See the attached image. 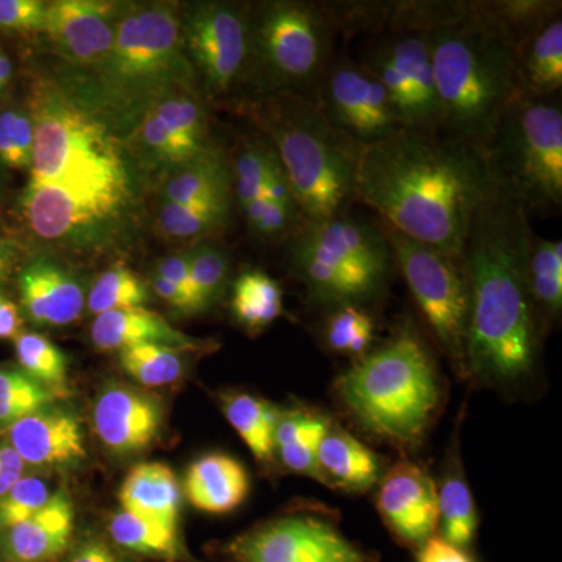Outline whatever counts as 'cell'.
Masks as SVG:
<instances>
[{"mask_svg": "<svg viewBox=\"0 0 562 562\" xmlns=\"http://www.w3.org/2000/svg\"><path fill=\"white\" fill-rule=\"evenodd\" d=\"M561 5L560 0H476L471 2V16L501 33L517 49L541 25L560 16Z\"/></svg>", "mask_w": 562, "mask_h": 562, "instance_id": "d6a6232c", "label": "cell"}, {"mask_svg": "<svg viewBox=\"0 0 562 562\" xmlns=\"http://www.w3.org/2000/svg\"><path fill=\"white\" fill-rule=\"evenodd\" d=\"M154 273L162 277V279L171 281L179 286L181 291L188 295L198 305L199 313H202L201 303H199L198 292H195L194 281H192L190 262H188L187 251L184 254H173L158 261Z\"/></svg>", "mask_w": 562, "mask_h": 562, "instance_id": "f907efd6", "label": "cell"}, {"mask_svg": "<svg viewBox=\"0 0 562 562\" xmlns=\"http://www.w3.org/2000/svg\"><path fill=\"white\" fill-rule=\"evenodd\" d=\"M188 351L166 346H135L120 350L122 369L143 386L176 383L187 371Z\"/></svg>", "mask_w": 562, "mask_h": 562, "instance_id": "f35d334b", "label": "cell"}, {"mask_svg": "<svg viewBox=\"0 0 562 562\" xmlns=\"http://www.w3.org/2000/svg\"><path fill=\"white\" fill-rule=\"evenodd\" d=\"M14 350L22 371L43 384L55 398L68 397V364L63 351L40 333L20 331Z\"/></svg>", "mask_w": 562, "mask_h": 562, "instance_id": "8d00e7d4", "label": "cell"}, {"mask_svg": "<svg viewBox=\"0 0 562 562\" xmlns=\"http://www.w3.org/2000/svg\"><path fill=\"white\" fill-rule=\"evenodd\" d=\"M394 251L397 271L405 277L414 301L453 371L468 380V342L471 325V283L464 261L457 255L425 246L380 222Z\"/></svg>", "mask_w": 562, "mask_h": 562, "instance_id": "8fae6325", "label": "cell"}, {"mask_svg": "<svg viewBox=\"0 0 562 562\" xmlns=\"http://www.w3.org/2000/svg\"><path fill=\"white\" fill-rule=\"evenodd\" d=\"M109 535L122 553L165 562L190 561L179 530L157 520L120 512L111 517Z\"/></svg>", "mask_w": 562, "mask_h": 562, "instance_id": "4dcf8cb0", "label": "cell"}, {"mask_svg": "<svg viewBox=\"0 0 562 562\" xmlns=\"http://www.w3.org/2000/svg\"><path fill=\"white\" fill-rule=\"evenodd\" d=\"M231 306L244 328L265 330L283 314V290L268 273L250 269L233 281Z\"/></svg>", "mask_w": 562, "mask_h": 562, "instance_id": "e575fe53", "label": "cell"}, {"mask_svg": "<svg viewBox=\"0 0 562 562\" xmlns=\"http://www.w3.org/2000/svg\"><path fill=\"white\" fill-rule=\"evenodd\" d=\"M250 479L241 461L225 453H210L190 465L184 495L199 512L228 514L246 502Z\"/></svg>", "mask_w": 562, "mask_h": 562, "instance_id": "d4e9b609", "label": "cell"}, {"mask_svg": "<svg viewBox=\"0 0 562 562\" xmlns=\"http://www.w3.org/2000/svg\"><path fill=\"white\" fill-rule=\"evenodd\" d=\"M232 203H176L165 201L158 211L160 231L169 238H202L221 232L231 220Z\"/></svg>", "mask_w": 562, "mask_h": 562, "instance_id": "74e56055", "label": "cell"}, {"mask_svg": "<svg viewBox=\"0 0 562 562\" xmlns=\"http://www.w3.org/2000/svg\"><path fill=\"white\" fill-rule=\"evenodd\" d=\"M47 3L40 0H0V27L14 32H43Z\"/></svg>", "mask_w": 562, "mask_h": 562, "instance_id": "c3c4849f", "label": "cell"}, {"mask_svg": "<svg viewBox=\"0 0 562 562\" xmlns=\"http://www.w3.org/2000/svg\"><path fill=\"white\" fill-rule=\"evenodd\" d=\"M331 422L330 417L319 409H280L273 441L276 458H279L286 471L319 482L317 447Z\"/></svg>", "mask_w": 562, "mask_h": 562, "instance_id": "83f0119b", "label": "cell"}, {"mask_svg": "<svg viewBox=\"0 0 562 562\" xmlns=\"http://www.w3.org/2000/svg\"><path fill=\"white\" fill-rule=\"evenodd\" d=\"M375 506L395 541L419 550L439 525L438 486L409 460L395 462L376 484Z\"/></svg>", "mask_w": 562, "mask_h": 562, "instance_id": "2e32d148", "label": "cell"}, {"mask_svg": "<svg viewBox=\"0 0 562 562\" xmlns=\"http://www.w3.org/2000/svg\"><path fill=\"white\" fill-rule=\"evenodd\" d=\"M122 11L117 3L58 0L47 3L43 32L63 57L92 68L113 47Z\"/></svg>", "mask_w": 562, "mask_h": 562, "instance_id": "ac0fdd59", "label": "cell"}, {"mask_svg": "<svg viewBox=\"0 0 562 562\" xmlns=\"http://www.w3.org/2000/svg\"><path fill=\"white\" fill-rule=\"evenodd\" d=\"M344 412L372 438L409 452L422 446L441 409L438 362L413 324L355 360L333 383Z\"/></svg>", "mask_w": 562, "mask_h": 562, "instance_id": "3957f363", "label": "cell"}, {"mask_svg": "<svg viewBox=\"0 0 562 562\" xmlns=\"http://www.w3.org/2000/svg\"><path fill=\"white\" fill-rule=\"evenodd\" d=\"M495 187L528 213L562 206V109L560 95L520 94L509 103L483 146Z\"/></svg>", "mask_w": 562, "mask_h": 562, "instance_id": "9c48e42d", "label": "cell"}, {"mask_svg": "<svg viewBox=\"0 0 562 562\" xmlns=\"http://www.w3.org/2000/svg\"><path fill=\"white\" fill-rule=\"evenodd\" d=\"M233 194L232 168L214 147L176 166L165 184V201L176 203H232Z\"/></svg>", "mask_w": 562, "mask_h": 562, "instance_id": "f546056e", "label": "cell"}, {"mask_svg": "<svg viewBox=\"0 0 562 562\" xmlns=\"http://www.w3.org/2000/svg\"><path fill=\"white\" fill-rule=\"evenodd\" d=\"M21 314L18 306L0 292V339H14L21 331Z\"/></svg>", "mask_w": 562, "mask_h": 562, "instance_id": "11a10c76", "label": "cell"}, {"mask_svg": "<svg viewBox=\"0 0 562 562\" xmlns=\"http://www.w3.org/2000/svg\"><path fill=\"white\" fill-rule=\"evenodd\" d=\"M358 65L382 83L403 127L441 133L430 33L383 32L362 46Z\"/></svg>", "mask_w": 562, "mask_h": 562, "instance_id": "7c38bea8", "label": "cell"}, {"mask_svg": "<svg viewBox=\"0 0 562 562\" xmlns=\"http://www.w3.org/2000/svg\"><path fill=\"white\" fill-rule=\"evenodd\" d=\"M446 465L442 469L441 483L438 486V508L441 538L460 549L468 550L479 531V513L464 468H462L458 436L454 439Z\"/></svg>", "mask_w": 562, "mask_h": 562, "instance_id": "f1b7e54d", "label": "cell"}, {"mask_svg": "<svg viewBox=\"0 0 562 562\" xmlns=\"http://www.w3.org/2000/svg\"><path fill=\"white\" fill-rule=\"evenodd\" d=\"M150 284L154 286L155 292H157L158 297L162 299L168 305H171L177 312L181 314L199 313L198 305H195L190 295L181 291L180 288L176 286L171 281L162 279V277L157 276V273H151Z\"/></svg>", "mask_w": 562, "mask_h": 562, "instance_id": "f5cc1de1", "label": "cell"}, {"mask_svg": "<svg viewBox=\"0 0 562 562\" xmlns=\"http://www.w3.org/2000/svg\"><path fill=\"white\" fill-rule=\"evenodd\" d=\"M194 68L183 50L179 20L171 7L124 10L113 47L92 66L74 101L106 127H136L161 99L190 91Z\"/></svg>", "mask_w": 562, "mask_h": 562, "instance_id": "277c9868", "label": "cell"}, {"mask_svg": "<svg viewBox=\"0 0 562 562\" xmlns=\"http://www.w3.org/2000/svg\"><path fill=\"white\" fill-rule=\"evenodd\" d=\"M530 213L495 188L469 227L462 261L471 283L468 380L495 390L528 382L543 328L528 284Z\"/></svg>", "mask_w": 562, "mask_h": 562, "instance_id": "7a4b0ae2", "label": "cell"}, {"mask_svg": "<svg viewBox=\"0 0 562 562\" xmlns=\"http://www.w3.org/2000/svg\"><path fill=\"white\" fill-rule=\"evenodd\" d=\"M520 91L531 98H554L562 87V18L546 22L516 49Z\"/></svg>", "mask_w": 562, "mask_h": 562, "instance_id": "4316f807", "label": "cell"}, {"mask_svg": "<svg viewBox=\"0 0 562 562\" xmlns=\"http://www.w3.org/2000/svg\"><path fill=\"white\" fill-rule=\"evenodd\" d=\"M55 402L43 384L18 369H0V424L9 425Z\"/></svg>", "mask_w": 562, "mask_h": 562, "instance_id": "7bdbcfd3", "label": "cell"}, {"mask_svg": "<svg viewBox=\"0 0 562 562\" xmlns=\"http://www.w3.org/2000/svg\"><path fill=\"white\" fill-rule=\"evenodd\" d=\"M52 494L49 486L38 476H21L5 495L0 497V532L31 519L40 512Z\"/></svg>", "mask_w": 562, "mask_h": 562, "instance_id": "7dc6e473", "label": "cell"}, {"mask_svg": "<svg viewBox=\"0 0 562 562\" xmlns=\"http://www.w3.org/2000/svg\"><path fill=\"white\" fill-rule=\"evenodd\" d=\"M21 302L35 324L63 327L83 312V288L66 269L47 260H36L22 269Z\"/></svg>", "mask_w": 562, "mask_h": 562, "instance_id": "7402d4cb", "label": "cell"}, {"mask_svg": "<svg viewBox=\"0 0 562 562\" xmlns=\"http://www.w3.org/2000/svg\"><path fill=\"white\" fill-rule=\"evenodd\" d=\"M528 284L543 331L560 319L562 310V243L535 235L528 255Z\"/></svg>", "mask_w": 562, "mask_h": 562, "instance_id": "836d02e7", "label": "cell"}, {"mask_svg": "<svg viewBox=\"0 0 562 562\" xmlns=\"http://www.w3.org/2000/svg\"><path fill=\"white\" fill-rule=\"evenodd\" d=\"M319 483L347 494H366L383 476L379 453L331 422L317 447Z\"/></svg>", "mask_w": 562, "mask_h": 562, "instance_id": "cb8c5ba5", "label": "cell"}, {"mask_svg": "<svg viewBox=\"0 0 562 562\" xmlns=\"http://www.w3.org/2000/svg\"><path fill=\"white\" fill-rule=\"evenodd\" d=\"M165 409L149 392L127 384H106L94 402L92 425L99 441L117 457L149 449L160 435Z\"/></svg>", "mask_w": 562, "mask_h": 562, "instance_id": "e0dca14e", "label": "cell"}, {"mask_svg": "<svg viewBox=\"0 0 562 562\" xmlns=\"http://www.w3.org/2000/svg\"><path fill=\"white\" fill-rule=\"evenodd\" d=\"M58 562H136L113 543L98 535H88L70 543L68 552Z\"/></svg>", "mask_w": 562, "mask_h": 562, "instance_id": "681fc988", "label": "cell"}, {"mask_svg": "<svg viewBox=\"0 0 562 562\" xmlns=\"http://www.w3.org/2000/svg\"><path fill=\"white\" fill-rule=\"evenodd\" d=\"M33 143L35 131L31 116L14 110L0 114V165L31 171Z\"/></svg>", "mask_w": 562, "mask_h": 562, "instance_id": "bcb514c9", "label": "cell"}, {"mask_svg": "<svg viewBox=\"0 0 562 562\" xmlns=\"http://www.w3.org/2000/svg\"><path fill=\"white\" fill-rule=\"evenodd\" d=\"M495 188L482 147L403 128L362 147L355 201L414 241L461 257L473 216Z\"/></svg>", "mask_w": 562, "mask_h": 562, "instance_id": "6da1fadb", "label": "cell"}, {"mask_svg": "<svg viewBox=\"0 0 562 562\" xmlns=\"http://www.w3.org/2000/svg\"><path fill=\"white\" fill-rule=\"evenodd\" d=\"M441 133L482 147L520 91L516 49L501 33L469 16L430 32Z\"/></svg>", "mask_w": 562, "mask_h": 562, "instance_id": "5b68a950", "label": "cell"}, {"mask_svg": "<svg viewBox=\"0 0 562 562\" xmlns=\"http://www.w3.org/2000/svg\"><path fill=\"white\" fill-rule=\"evenodd\" d=\"M417 562H475L468 550L447 542L441 536H432L419 550Z\"/></svg>", "mask_w": 562, "mask_h": 562, "instance_id": "816d5d0a", "label": "cell"}, {"mask_svg": "<svg viewBox=\"0 0 562 562\" xmlns=\"http://www.w3.org/2000/svg\"><path fill=\"white\" fill-rule=\"evenodd\" d=\"M25 464L20 454L11 449L9 442H0V497L9 492L21 476H24Z\"/></svg>", "mask_w": 562, "mask_h": 562, "instance_id": "db71d44e", "label": "cell"}, {"mask_svg": "<svg viewBox=\"0 0 562 562\" xmlns=\"http://www.w3.org/2000/svg\"><path fill=\"white\" fill-rule=\"evenodd\" d=\"M11 70H13V66H11L10 58L2 52V54H0V95H2L5 88L9 87Z\"/></svg>", "mask_w": 562, "mask_h": 562, "instance_id": "6f0895ef", "label": "cell"}, {"mask_svg": "<svg viewBox=\"0 0 562 562\" xmlns=\"http://www.w3.org/2000/svg\"><path fill=\"white\" fill-rule=\"evenodd\" d=\"M162 122L172 139L176 140L184 162L209 149V131L202 103L190 94L180 91L161 99L149 110Z\"/></svg>", "mask_w": 562, "mask_h": 562, "instance_id": "d590c367", "label": "cell"}, {"mask_svg": "<svg viewBox=\"0 0 562 562\" xmlns=\"http://www.w3.org/2000/svg\"><path fill=\"white\" fill-rule=\"evenodd\" d=\"M257 121L290 180L306 222L330 220L355 202L361 146L333 127L312 99L272 94Z\"/></svg>", "mask_w": 562, "mask_h": 562, "instance_id": "52a82bcc", "label": "cell"}, {"mask_svg": "<svg viewBox=\"0 0 562 562\" xmlns=\"http://www.w3.org/2000/svg\"><path fill=\"white\" fill-rule=\"evenodd\" d=\"M147 301V284L124 265H114L92 284L87 306L94 316H99L116 310L144 308Z\"/></svg>", "mask_w": 562, "mask_h": 562, "instance_id": "ab89813d", "label": "cell"}, {"mask_svg": "<svg viewBox=\"0 0 562 562\" xmlns=\"http://www.w3.org/2000/svg\"><path fill=\"white\" fill-rule=\"evenodd\" d=\"M181 36L206 92L213 98L228 94L246 74L249 11L233 3H199L184 18Z\"/></svg>", "mask_w": 562, "mask_h": 562, "instance_id": "9a60e30c", "label": "cell"}, {"mask_svg": "<svg viewBox=\"0 0 562 562\" xmlns=\"http://www.w3.org/2000/svg\"><path fill=\"white\" fill-rule=\"evenodd\" d=\"M91 339L103 351L135 346H166L184 351L209 350L214 342L191 338L165 317L146 308L116 310L95 316Z\"/></svg>", "mask_w": 562, "mask_h": 562, "instance_id": "603a6c76", "label": "cell"}, {"mask_svg": "<svg viewBox=\"0 0 562 562\" xmlns=\"http://www.w3.org/2000/svg\"><path fill=\"white\" fill-rule=\"evenodd\" d=\"M21 210L29 227L46 241L88 238L120 214L46 184H27Z\"/></svg>", "mask_w": 562, "mask_h": 562, "instance_id": "ffe728a7", "label": "cell"}, {"mask_svg": "<svg viewBox=\"0 0 562 562\" xmlns=\"http://www.w3.org/2000/svg\"><path fill=\"white\" fill-rule=\"evenodd\" d=\"M74 536V505L65 491L31 519L0 532L3 562H58L68 552Z\"/></svg>", "mask_w": 562, "mask_h": 562, "instance_id": "44dd1931", "label": "cell"}, {"mask_svg": "<svg viewBox=\"0 0 562 562\" xmlns=\"http://www.w3.org/2000/svg\"><path fill=\"white\" fill-rule=\"evenodd\" d=\"M180 497L179 480L162 462L135 465L120 490L122 512L157 520L176 530H179Z\"/></svg>", "mask_w": 562, "mask_h": 562, "instance_id": "484cf974", "label": "cell"}, {"mask_svg": "<svg viewBox=\"0 0 562 562\" xmlns=\"http://www.w3.org/2000/svg\"><path fill=\"white\" fill-rule=\"evenodd\" d=\"M221 409L255 460L271 464L276 460L273 436L281 408L247 392H228L221 397Z\"/></svg>", "mask_w": 562, "mask_h": 562, "instance_id": "1f68e13d", "label": "cell"}, {"mask_svg": "<svg viewBox=\"0 0 562 562\" xmlns=\"http://www.w3.org/2000/svg\"><path fill=\"white\" fill-rule=\"evenodd\" d=\"M243 211L250 232L265 241L291 239L292 236L297 235L306 222L301 210L286 209L269 201L265 195L255 199L249 205L244 206Z\"/></svg>", "mask_w": 562, "mask_h": 562, "instance_id": "f6af8a7d", "label": "cell"}, {"mask_svg": "<svg viewBox=\"0 0 562 562\" xmlns=\"http://www.w3.org/2000/svg\"><path fill=\"white\" fill-rule=\"evenodd\" d=\"M32 105L29 183L58 188L121 214L131 201V176L110 128L57 88H41Z\"/></svg>", "mask_w": 562, "mask_h": 562, "instance_id": "8992f818", "label": "cell"}, {"mask_svg": "<svg viewBox=\"0 0 562 562\" xmlns=\"http://www.w3.org/2000/svg\"><path fill=\"white\" fill-rule=\"evenodd\" d=\"M0 54H2V49H0Z\"/></svg>", "mask_w": 562, "mask_h": 562, "instance_id": "680465c9", "label": "cell"}, {"mask_svg": "<svg viewBox=\"0 0 562 562\" xmlns=\"http://www.w3.org/2000/svg\"><path fill=\"white\" fill-rule=\"evenodd\" d=\"M324 339L328 349L358 360L372 350L375 321L368 308L360 306L331 310L325 322Z\"/></svg>", "mask_w": 562, "mask_h": 562, "instance_id": "60d3db41", "label": "cell"}, {"mask_svg": "<svg viewBox=\"0 0 562 562\" xmlns=\"http://www.w3.org/2000/svg\"><path fill=\"white\" fill-rule=\"evenodd\" d=\"M192 281L202 312L216 305L227 294L231 281V258L213 243H202L187 251Z\"/></svg>", "mask_w": 562, "mask_h": 562, "instance_id": "b9f144b4", "label": "cell"}, {"mask_svg": "<svg viewBox=\"0 0 562 562\" xmlns=\"http://www.w3.org/2000/svg\"><path fill=\"white\" fill-rule=\"evenodd\" d=\"M272 157L273 147L269 140L246 144L236 157L232 168L233 192L241 209L265 194Z\"/></svg>", "mask_w": 562, "mask_h": 562, "instance_id": "ee69618b", "label": "cell"}, {"mask_svg": "<svg viewBox=\"0 0 562 562\" xmlns=\"http://www.w3.org/2000/svg\"><path fill=\"white\" fill-rule=\"evenodd\" d=\"M7 439L25 465L58 468L87 457L80 420L66 409L47 408L7 427Z\"/></svg>", "mask_w": 562, "mask_h": 562, "instance_id": "d6986e66", "label": "cell"}, {"mask_svg": "<svg viewBox=\"0 0 562 562\" xmlns=\"http://www.w3.org/2000/svg\"><path fill=\"white\" fill-rule=\"evenodd\" d=\"M313 102L333 127L361 147L405 128L382 83L349 58L331 60Z\"/></svg>", "mask_w": 562, "mask_h": 562, "instance_id": "5bb4252c", "label": "cell"}, {"mask_svg": "<svg viewBox=\"0 0 562 562\" xmlns=\"http://www.w3.org/2000/svg\"><path fill=\"white\" fill-rule=\"evenodd\" d=\"M338 35L321 2L281 0L249 13L247 70L271 94L314 98Z\"/></svg>", "mask_w": 562, "mask_h": 562, "instance_id": "30bf717a", "label": "cell"}, {"mask_svg": "<svg viewBox=\"0 0 562 562\" xmlns=\"http://www.w3.org/2000/svg\"><path fill=\"white\" fill-rule=\"evenodd\" d=\"M290 265L310 301L321 308L360 306L382 301L397 271L394 251L379 222L341 213L305 222L292 236Z\"/></svg>", "mask_w": 562, "mask_h": 562, "instance_id": "ba28073f", "label": "cell"}, {"mask_svg": "<svg viewBox=\"0 0 562 562\" xmlns=\"http://www.w3.org/2000/svg\"><path fill=\"white\" fill-rule=\"evenodd\" d=\"M18 261L16 244L0 238V284L5 283L14 271Z\"/></svg>", "mask_w": 562, "mask_h": 562, "instance_id": "9f6ffc18", "label": "cell"}, {"mask_svg": "<svg viewBox=\"0 0 562 562\" xmlns=\"http://www.w3.org/2000/svg\"><path fill=\"white\" fill-rule=\"evenodd\" d=\"M227 562H380L350 541L331 512L299 509L258 525L224 549Z\"/></svg>", "mask_w": 562, "mask_h": 562, "instance_id": "4fadbf2b", "label": "cell"}]
</instances>
